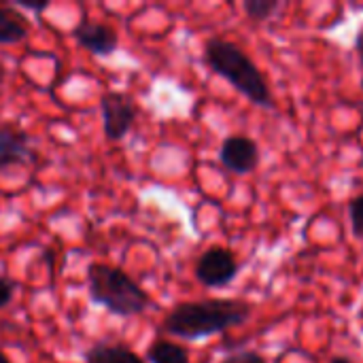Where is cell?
Masks as SVG:
<instances>
[{
  "label": "cell",
  "mask_w": 363,
  "mask_h": 363,
  "mask_svg": "<svg viewBox=\"0 0 363 363\" xmlns=\"http://www.w3.org/2000/svg\"><path fill=\"white\" fill-rule=\"evenodd\" d=\"M249 315V304L238 300L183 302L164 317L162 330L183 340H200L245 323Z\"/></svg>",
  "instance_id": "1"
},
{
  "label": "cell",
  "mask_w": 363,
  "mask_h": 363,
  "mask_svg": "<svg viewBox=\"0 0 363 363\" xmlns=\"http://www.w3.org/2000/svg\"><path fill=\"white\" fill-rule=\"evenodd\" d=\"M87 296L111 315L130 319L151 306V296L121 268L94 262L87 266Z\"/></svg>",
  "instance_id": "2"
},
{
  "label": "cell",
  "mask_w": 363,
  "mask_h": 363,
  "mask_svg": "<svg viewBox=\"0 0 363 363\" xmlns=\"http://www.w3.org/2000/svg\"><path fill=\"white\" fill-rule=\"evenodd\" d=\"M204 60L225 81L257 106H274L270 87L255 62L234 43L213 36L204 45Z\"/></svg>",
  "instance_id": "3"
},
{
  "label": "cell",
  "mask_w": 363,
  "mask_h": 363,
  "mask_svg": "<svg viewBox=\"0 0 363 363\" xmlns=\"http://www.w3.org/2000/svg\"><path fill=\"white\" fill-rule=\"evenodd\" d=\"M100 115L102 130L108 140H121L132 130L138 108L136 104L121 91H106L100 98Z\"/></svg>",
  "instance_id": "4"
},
{
  "label": "cell",
  "mask_w": 363,
  "mask_h": 363,
  "mask_svg": "<svg viewBox=\"0 0 363 363\" xmlns=\"http://www.w3.org/2000/svg\"><path fill=\"white\" fill-rule=\"evenodd\" d=\"M194 272H196V279L200 285H204L208 289H217V287L230 285L236 279L238 262L230 249L211 247L198 257Z\"/></svg>",
  "instance_id": "5"
},
{
  "label": "cell",
  "mask_w": 363,
  "mask_h": 363,
  "mask_svg": "<svg viewBox=\"0 0 363 363\" xmlns=\"http://www.w3.org/2000/svg\"><path fill=\"white\" fill-rule=\"evenodd\" d=\"M72 38L77 40L79 47H83L91 55H100V57L113 55L119 47V34L115 28H111L104 21H91L87 17H83L72 28Z\"/></svg>",
  "instance_id": "6"
},
{
  "label": "cell",
  "mask_w": 363,
  "mask_h": 363,
  "mask_svg": "<svg viewBox=\"0 0 363 363\" xmlns=\"http://www.w3.org/2000/svg\"><path fill=\"white\" fill-rule=\"evenodd\" d=\"M221 164L234 174H249L259 164V147L253 138L234 134L228 136L219 149Z\"/></svg>",
  "instance_id": "7"
},
{
  "label": "cell",
  "mask_w": 363,
  "mask_h": 363,
  "mask_svg": "<svg viewBox=\"0 0 363 363\" xmlns=\"http://www.w3.org/2000/svg\"><path fill=\"white\" fill-rule=\"evenodd\" d=\"M36 160L30 136L11 123H0V170L11 166H28Z\"/></svg>",
  "instance_id": "8"
},
{
  "label": "cell",
  "mask_w": 363,
  "mask_h": 363,
  "mask_svg": "<svg viewBox=\"0 0 363 363\" xmlns=\"http://www.w3.org/2000/svg\"><path fill=\"white\" fill-rule=\"evenodd\" d=\"M85 363H147L140 355H136L125 345H108V342H96L89 347L83 355Z\"/></svg>",
  "instance_id": "9"
},
{
  "label": "cell",
  "mask_w": 363,
  "mask_h": 363,
  "mask_svg": "<svg viewBox=\"0 0 363 363\" xmlns=\"http://www.w3.org/2000/svg\"><path fill=\"white\" fill-rule=\"evenodd\" d=\"M30 32L28 21L13 6L0 4V45H17Z\"/></svg>",
  "instance_id": "10"
},
{
  "label": "cell",
  "mask_w": 363,
  "mask_h": 363,
  "mask_svg": "<svg viewBox=\"0 0 363 363\" xmlns=\"http://www.w3.org/2000/svg\"><path fill=\"white\" fill-rule=\"evenodd\" d=\"M147 363H189V353L185 347L170 340H155L147 347Z\"/></svg>",
  "instance_id": "11"
},
{
  "label": "cell",
  "mask_w": 363,
  "mask_h": 363,
  "mask_svg": "<svg viewBox=\"0 0 363 363\" xmlns=\"http://www.w3.org/2000/svg\"><path fill=\"white\" fill-rule=\"evenodd\" d=\"M279 9H281V2L279 0H247L245 2V13L253 21H266Z\"/></svg>",
  "instance_id": "12"
},
{
  "label": "cell",
  "mask_w": 363,
  "mask_h": 363,
  "mask_svg": "<svg viewBox=\"0 0 363 363\" xmlns=\"http://www.w3.org/2000/svg\"><path fill=\"white\" fill-rule=\"evenodd\" d=\"M349 215H351V225H353L355 236L363 238V194L349 204Z\"/></svg>",
  "instance_id": "13"
},
{
  "label": "cell",
  "mask_w": 363,
  "mask_h": 363,
  "mask_svg": "<svg viewBox=\"0 0 363 363\" xmlns=\"http://www.w3.org/2000/svg\"><path fill=\"white\" fill-rule=\"evenodd\" d=\"M15 289H17V283L9 277H0V311L6 308L11 302H13V296H15Z\"/></svg>",
  "instance_id": "14"
},
{
  "label": "cell",
  "mask_w": 363,
  "mask_h": 363,
  "mask_svg": "<svg viewBox=\"0 0 363 363\" xmlns=\"http://www.w3.org/2000/svg\"><path fill=\"white\" fill-rule=\"evenodd\" d=\"M221 363H266V359L255 351H240V353L228 355Z\"/></svg>",
  "instance_id": "15"
},
{
  "label": "cell",
  "mask_w": 363,
  "mask_h": 363,
  "mask_svg": "<svg viewBox=\"0 0 363 363\" xmlns=\"http://www.w3.org/2000/svg\"><path fill=\"white\" fill-rule=\"evenodd\" d=\"M15 6L19 9H26V11H34V13H43L45 9H49V2L43 0V2H26V0H17Z\"/></svg>",
  "instance_id": "16"
},
{
  "label": "cell",
  "mask_w": 363,
  "mask_h": 363,
  "mask_svg": "<svg viewBox=\"0 0 363 363\" xmlns=\"http://www.w3.org/2000/svg\"><path fill=\"white\" fill-rule=\"evenodd\" d=\"M355 51H357V55H359V62L363 64V28L359 30V34H357V40H355Z\"/></svg>",
  "instance_id": "17"
},
{
  "label": "cell",
  "mask_w": 363,
  "mask_h": 363,
  "mask_svg": "<svg viewBox=\"0 0 363 363\" xmlns=\"http://www.w3.org/2000/svg\"><path fill=\"white\" fill-rule=\"evenodd\" d=\"M330 363H353L351 359H347V357H334Z\"/></svg>",
  "instance_id": "18"
},
{
  "label": "cell",
  "mask_w": 363,
  "mask_h": 363,
  "mask_svg": "<svg viewBox=\"0 0 363 363\" xmlns=\"http://www.w3.org/2000/svg\"><path fill=\"white\" fill-rule=\"evenodd\" d=\"M4 77H6V70H4V66L0 64V85L4 83Z\"/></svg>",
  "instance_id": "19"
},
{
  "label": "cell",
  "mask_w": 363,
  "mask_h": 363,
  "mask_svg": "<svg viewBox=\"0 0 363 363\" xmlns=\"http://www.w3.org/2000/svg\"><path fill=\"white\" fill-rule=\"evenodd\" d=\"M0 363H11V362H9V357H6V355H4L2 351H0Z\"/></svg>",
  "instance_id": "20"
},
{
  "label": "cell",
  "mask_w": 363,
  "mask_h": 363,
  "mask_svg": "<svg viewBox=\"0 0 363 363\" xmlns=\"http://www.w3.org/2000/svg\"><path fill=\"white\" fill-rule=\"evenodd\" d=\"M362 87H363V79H362Z\"/></svg>",
  "instance_id": "21"
}]
</instances>
